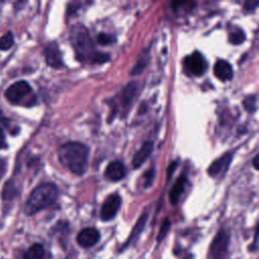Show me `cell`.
I'll return each instance as SVG.
<instances>
[{"instance_id":"24","label":"cell","mask_w":259,"mask_h":259,"mask_svg":"<svg viewBox=\"0 0 259 259\" xmlns=\"http://www.w3.org/2000/svg\"><path fill=\"white\" fill-rule=\"evenodd\" d=\"M97 41L102 45V46H107L110 45L114 41L113 36L109 35V34H105V33H99L97 36Z\"/></svg>"},{"instance_id":"19","label":"cell","mask_w":259,"mask_h":259,"mask_svg":"<svg viewBox=\"0 0 259 259\" xmlns=\"http://www.w3.org/2000/svg\"><path fill=\"white\" fill-rule=\"evenodd\" d=\"M11 182H12L11 180L7 181L5 183V186L3 187V190H2V198H3V200H11L16 195L17 191L15 190V187H14V185Z\"/></svg>"},{"instance_id":"18","label":"cell","mask_w":259,"mask_h":259,"mask_svg":"<svg viewBox=\"0 0 259 259\" xmlns=\"http://www.w3.org/2000/svg\"><path fill=\"white\" fill-rule=\"evenodd\" d=\"M14 44V36L11 31H7L0 36V51H8Z\"/></svg>"},{"instance_id":"6","label":"cell","mask_w":259,"mask_h":259,"mask_svg":"<svg viewBox=\"0 0 259 259\" xmlns=\"http://www.w3.org/2000/svg\"><path fill=\"white\" fill-rule=\"evenodd\" d=\"M121 204L120 196L116 193L108 195L100 208V219L103 222H109L115 218Z\"/></svg>"},{"instance_id":"8","label":"cell","mask_w":259,"mask_h":259,"mask_svg":"<svg viewBox=\"0 0 259 259\" xmlns=\"http://www.w3.org/2000/svg\"><path fill=\"white\" fill-rule=\"evenodd\" d=\"M76 241L82 248H91L100 241V232L92 227L84 228L78 233Z\"/></svg>"},{"instance_id":"21","label":"cell","mask_w":259,"mask_h":259,"mask_svg":"<svg viewBox=\"0 0 259 259\" xmlns=\"http://www.w3.org/2000/svg\"><path fill=\"white\" fill-rule=\"evenodd\" d=\"M149 59V56L148 55H143V56H140L137 63L135 64V66L133 67L131 73L133 75H136V74H140L144 69L145 67L147 66V60Z\"/></svg>"},{"instance_id":"7","label":"cell","mask_w":259,"mask_h":259,"mask_svg":"<svg viewBox=\"0 0 259 259\" xmlns=\"http://www.w3.org/2000/svg\"><path fill=\"white\" fill-rule=\"evenodd\" d=\"M184 65L186 70L194 76L202 75L207 67L203 56L199 52H194L191 55L187 56L185 58Z\"/></svg>"},{"instance_id":"11","label":"cell","mask_w":259,"mask_h":259,"mask_svg":"<svg viewBox=\"0 0 259 259\" xmlns=\"http://www.w3.org/2000/svg\"><path fill=\"white\" fill-rule=\"evenodd\" d=\"M147 221H148V213L145 212V213H143V214L140 217V219L137 221V223H136V225L134 226V228H133V230H132L130 236H128L127 239H126V241L120 246L119 251H124L126 248L130 247L131 244H133V243L140 237V235L142 234V232H143V230H144V228H145V226H146V224H147Z\"/></svg>"},{"instance_id":"4","label":"cell","mask_w":259,"mask_h":259,"mask_svg":"<svg viewBox=\"0 0 259 259\" xmlns=\"http://www.w3.org/2000/svg\"><path fill=\"white\" fill-rule=\"evenodd\" d=\"M4 96L8 102L14 105L22 104L24 106H31L36 101L31 86L24 80H19L11 84L5 90Z\"/></svg>"},{"instance_id":"22","label":"cell","mask_w":259,"mask_h":259,"mask_svg":"<svg viewBox=\"0 0 259 259\" xmlns=\"http://www.w3.org/2000/svg\"><path fill=\"white\" fill-rule=\"evenodd\" d=\"M256 103H257V98L255 95H249L243 101V105L245 109L251 113L256 110Z\"/></svg>"},{"instance_id":"20","label":"cell","mask_w":259,"mask_h":259,"mask_svg":"<svg viewBox=\"0 0 259 259\" xmlns=\"http://www.w3.org/2000/svg\"><path fill=\"white\" fill-rule=\"evenodd\" d=\"M246 36L245 33L242 29L240 28H235L233 31L230 32L229 34V40L230 42H232L233 45H240L245 40Z\"/></svg>"},{"instance_id":"27","label":"cell","mask_w":259,"mask_h":259,"mask_svg":"<svg viewBox=\"0 0 259 259\" xmlns=\"http://www.w3.org/2000/svg\"><path fill=\"white\" fill-rule=\"evenodd\" d=\"M257 160H258V155H256V156H255V158L253 159V164H254V167H255L256 169H258V166H257Z\"/></svg>"},{"instance_id":"16","label":"cell","mask_w":259,"mask_h":259,"mask_svg":"<svg viewBox=\"0 0 259 259\" xmlns=\"http://www.w3.org/2000/svg\"><path fill=\"white\" fill-rule=\"evenodd\" d=\"M46 249L40 243H33L22 254L21 259H45Z\"/></svg>"},{"instance_id":"5","label":"cell","mask_w":259,"mask_h":259,"mask_svg":"<svg viewBox=\"0 0 259 259\" xmlns=\"http://www.w3.org/2000/svg\"><path fill=\"white\" fill-rule=\"evenodd\" d=\"M230 245V233L222 229L220 230L215 236L213 237L209 249H208V257L209 259H225L229 252Z\"/></svg>"},{"instance_id":"2","label":"cell","mask_w":259,"mask_h":259,"mask_svg":"<svg viewBox=\"0 0 259 259\" xmlns=\"http://www.w3.org/2000/svg\"><path fill=\"white\" fill-rule=\"evenodd\" d=\"M88 148L79 142H68L63 144L58 150L61 164L76 175L85 173L88 166Z\"/></svg>"},{"instance_id":"25","label":"cell","mask_w":259,"mask_h":259,"mask_svg":"<svg viewBox=\"0 0 259 259\" xmlns=\"http://www.w3.org/2000/svg\"><path fill=\"white\" fill-rule=\"evenodd\" d=\"M154 174H155L154 169H150V170L146 173V175H145V186H146V187H149V186L153 183Z\"/></svg>"},{"instance_id":"15","label":"cell","mask_w":259,"mask_h":259,"mask_svg":"<svg viewBox=\"0 0 259 259\" xmlns=\"http://www.w3.org/2000/svg\"><path fill=\"white\" fill-rule=\"evenodd\" d=\"M186 181H187L186 177L184 175H180L179 178L175 181L172 189L170 190L169 200L173 205H176L179 202V199H180L182 193L184 192Z\"/></svg>"},{"instance_id":"1","label":"cell","mask_w":259,"mask_h":259,"mask_svg":"<svg viewBox=\"0 0 259 259\" xmlns=\"http://www.w3.org/2000/svg\"><path fill=\"white\" fill-rule=\"evenodd\" d=\"M70 40L77 59L83 63L101 64L109 60V55L95 50L89 31L82 24L74 25L70 30Z\"/></svg>"},{"instance_id":"26","label":"cell","mask_w":259,"mask_h":259,"mask_svg":"<svg viewBox=\"0 0 259 259\" xmlns=\"http://www.w3.org/2000/svg\"><path fill=\"white\" fill-rule=\"evenodd\" d=\"M8 148V144L6 142V138H5V134L3 132L2 128H0V150L2 149H7Z\"/></svg>"},{"instance_id":"14","label":"cell","mask_w":259,"mask_h":259,"mask_svg":"<svg viewBox=\"0 0 259 259\" xmlns=\"http://www.w3.org/2000/svg\"><path fill=\"white\" fill-rule=\"evenodd\" d=\"M213 73L221 81H229L233 77V68L227 61L219 60L214 64Z\"/></svg>"},{"instance_id":"10","label":"cell","mask_w":259,"mask_h":259,"mask_svg":"<svg viewBox=\"0 0 259 259\" xmlns=\"http://www.w3.org/2000/svg\"><path fill=\"white\" fill-rule=\"evenodd\" d=\"M232 158H233V155L231 153H226L219 159L214 160L212 164L207 168L208 175H210L211 177H217L225 173L231 164Z\"/></svg>"},{"instance_id":"13","label":"cell","mask_w":259,"mask_h":259,"mask_svg":"<svg viewBox=\"0 0 259 259\" xmlns=\"http://www.w3.org/2000/svg\"><path fill=\"white\" fill-rule=\"evenodd\" d=\"M153 149H154L153 142H151V141L145 142L133 158L132 163H133L134 168L141 167L144 164V162L151 156Z\"/></svg>"},{"instance_id":"9","label":"cell","mask_w":259,"mask_h":259,"mask_svg":"<svg viewBox=\"0 0 259 259\" xmlns=\"http://www.w3.org/2000/svg\"><path fill=\"white\" fill-rule=\"evenodd\" d=\"M45 59L47 64L52 68L59 69L64 66L61 51L59 49V46L55 41H52L46 46Z\"/></svg>"},{"instance_id":"3","label":"cell","mask_w":259,"mask_h":259,"mask_svg":"<svg viewBox=\"0 0 259 259\" xmlns=\"http://www.w3.org/2000/svg\"><path fill=\"white\" fill-rule=\"evenodd\" d=\"M59 191L56 184L45 182L36 186L29 194L24 203L23 211L26 215L31 217L37 212L52 206L58 199Z\"/></svg>"},{"instance_id":"23","label":"cell","mask_w":259,"mask_h":259,"mask_svg":"<svg viewBox=\"0 0 259 259\" xmlns=\"http://www.w3.org/2000/svg\"><path fill=\"white\" fill-rule=\"evenodd\" d=\"M170 227H171V222L168 220V219H165L164 222L162 223V226L160 228V231H159V234L157 236V242L160 243L161 241H163V239L166 237V235L168 234L169 230H170Z\"/></svg>"},{"instance_id":"12","label":"cell","mask_w":259,"mask_h":259,"mask_svg":"<svg viewBox=\"0 0 259 259\" xmlns=\"http://www.w3.org/2000/svg\"><path fill=\"white\" fill-rule=\"evenodd\" d=\"M104 175L110 181H119L125 175V168L120 161H112L107 165Z\"/></svg>"},{"instance_id":"17","label":"cell","mask_w":259,"mask_h":259,"mask_svg":"<svg viewBox=\"0 0 259 259\" xmlns=\"http://www.w3.org/2000/svg\"><path fill=\"white\" fill-rule=\"evenodd\" d=\"M138 91V84L136 82H132L128 83L122 90L121 93V101H122V105L124 107H127L132 104L136 94Z\"/></svg>"}]
</instances>
